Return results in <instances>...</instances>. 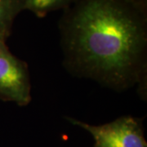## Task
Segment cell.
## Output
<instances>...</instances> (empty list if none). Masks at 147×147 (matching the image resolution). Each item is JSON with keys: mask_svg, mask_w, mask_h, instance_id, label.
<instances>
[{"mask_svg": "<svg viewBox=\"0 0 147 147\" xmlns=\"http://www.w3.org/2000/svg\"><path fill=\"white\" fill-rule=\"evenodd\" d=\"M59 22L65 67L122 92L146 94L147 6L134 0H74Z\"/></svg>", "mask_w": 147, "mask_h": 147, "instance_id": "obj_1", "label": "cell"}, {"mask_svg": "<svg viewBox=\"0 0 147 147\" xmlns=\"http://www.w3.org/2000/svg\"><path fill=\"white\" fill-rule=\"evenodd\" d=\"M0 99L19 106H26L31 101L28 65L11 53L6 42L0 47Z\"/></svg>", "mask_w": 147, "mask_h": 147, "instance_id": "obj_3", "label": "cell"}, {"mask_svg": "<svg viewBox=\"0 0 147 147\" xmlns=\"http://www.w3.org/2000/svg\"><path fill=\"white\" fill-rule=\"evenodd\" d=\"M23 0H0V38L6 41L17 15L23 11Z\"/></svg>", "mask_w": 147, "mask_h": 147, "instance_id": "obj_4", "label": "cell"}, {"mask_svg": "<svg viewBox=\"0 0 147 147\" xmlns=\"http://www.w3.org/2000/svg\"><path fill=\"white\" fill-rule=\"evenodd\" d=\"M136 1L137 3H140V4H142L144 6H147V0H134Z\"/></svg>", "mask_w": 147, "mask_h": 147, "instance_id": "obj_6", "label": "cell"}, {"mask_svg": "<svg viewBox=\"0 0 147 147\" xmlns=\"http://www.w3.org/2000/svg\"><path fill=\"white\" fill-rule=\"evenodd\" d=\"M65 119L88 131L94 138V147H147L141 118L122 116L101 125H91L71 117Z\"/></svg>", "mask_w": 147, "mask_h": 147, "instance_id": "obj_2", "label": "cell"}, {"mask_svg": "<svg viewBox=\"0 0 147 147\" xmlns=\"http://www.w3.org/2000/svg\"><path fill=\"white\" fill-rule=\"evenodd\" d=\"M4 42H6V41H4V40H3V39L0 38V47H1V45H2L3 43H4Z\"/></svg>", "mask_w": 147, "mask_h": 147, "instance_id": "obj_7", "label": "cell"}, {"mask_svg": "<svg viewBox=\"0 0 147 147\" xmlns=\"http://www.w3.org/2000/svg\"><path fill=\"white\" fill-rule=\"evenodd\" d=\"M74 0H23V9L29 10L38 17L59 9H65Z\"/></svg>", "mask_w": 147, "mask_h": 147, "instance_id": "obj_5", "label": "cell"}]
</instances>
